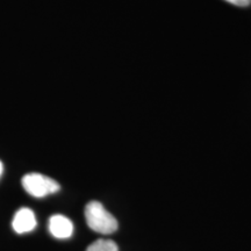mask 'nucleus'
Segmentation results:
<instances>
[{
    "mask_svg": "<svg viewBox=\"0 0 251 251\" xmlns=\"http://www.w3.org/2000/svg\"><path fill=\"white\" fill-rule=\"evenodd\" d=\"M85 219L87 226L97 233L109 235L118 230L117 219L99 201H90L87 203L85 207Z\"/></svg>",
    "mask_w": 251,
    "mask_h": 251,
    "instance_id": "1",
    "label": "nucleus"
},
{
    "mask_svg": "<svg viewBox=\"0 0 251 251\" xmlns=\"http://www.w3.org/2000/svg\"><path fill=\"white\" fill-rule=\"evenodd\" d=\"M21 183L25 191L35 198H43L59 191L57 181L41 174H27Z\"/></svg>",
    "mask_w": 251,
    "mask_h": 251,
    "instance_id": "2",
    "label": "nucleus"
},
{
    "mask_svg": "<svg viewBox=\"0 0 251 251\" xmlns=\"http://www.w3.org/2000/svg\"><path fill=\"white\" fill-rule=\"evenodd\" d=\"M49 231L52 236L59 240H65L74 234V225L71 220L61 214H55L49 219Z\"/></svg>",
    "mask_w": 251,
    "mask_h": 251,
    "instance_id": "3",
    "label": "nucleus"
},
{
    "mask_svg": "<svg viewBox=\"0 0 251 251\" xmlns=\"http://www.w3.org/2000/svg\"><path fill=\"white\" fill-rule=\"evenodd\" d=\"M36 218L34 212L30 208H20L15 213L13 221H12V227L18 234L29 233V231L35 229L36 227Z\"/></svg>",
    "mask_w": 251,
    "mask_h": 251,
    "instance_id": "4",
    "label": "nucleus"
},
{
    "mask_svg": "<svg viewBox=\"0 0 251 251\" xmlns=\"http://www.w3.org/2000/svg\"><path fill=\"white\" fill-rule=\"evenodd\" d=\"M86 251H119V248L114 241L97 240L87 248Z\"/></svg>",
    "mask_w": 251,
    "mask_h": 251,
    "instance_id": "5",
    "label": "nucleus"
},
{
    "mask_svg": "<svg viewBox=\"0 0 251 251\" xmlns=\"http://www.w3.org/2000/svg\"><path fill=\"white\" fill-rule=\"evenodd\" d=\"M229 4L240 6V7H246V6H249L251 4V0H226Z\"/></svg>",
    "mask_w": 251,
    "mask_h": 251,
    "instance_id": "6",
    "label": "nucleus"
},
{
    "mask_svg": "<svg viewBox=\"0 0 251 251\" xmlns=\"http://www.w3.org/2000/svg\"><path fill=\"white\" fill-rule=\"evenodd\" d=\"M2 171H4V166H2V163H1V161H0V177H1Z\"/></svg>",
    "mask_w": 251,
    "mask_h": 251,
    "instance_id": "7",
    "label": "nucleus"
}]
</instances>
